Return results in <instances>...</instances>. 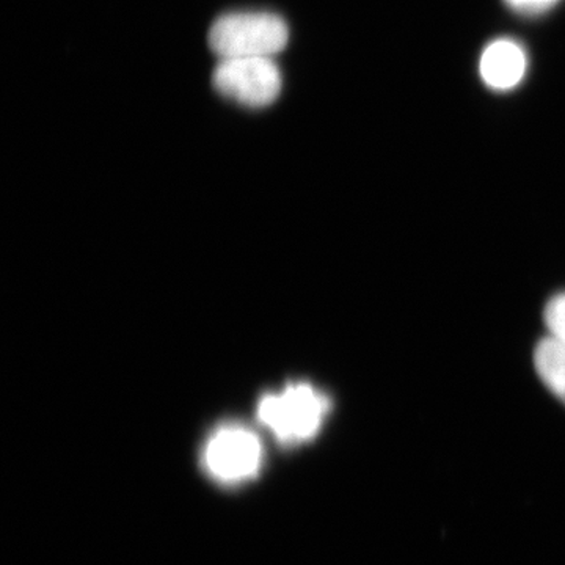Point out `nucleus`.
Wrapping results in <instances>:
<instances>
[{"mask_svg": "<svg viewBox=\"0 0 565 565\" xmlns=\"http://www.w3.org/2000/svg\"><path fill=\"white\" fill-rule=\"evenodd\" d=\"M534 366L550 392L565 404V345L545 338L535 349Z\"/></svg>", "mask_w": 565, "mask_h": 565, "instance_id": "nucleus-6", "label": "nucleus"}, {"mask_svg": "<svg viewBox=\"0 0 565 565\" xmlns=\"http://www.w3.org/2000/svg\"><path fill=\"white\" fill-rule=\"evenodd\" d=\"M527 55L519 41L494 40L482 52L479 73L487 87L497 92H508L519 87L525 79Z\"/></svg>", "mask_w": 565, "mask_h": 565, "instance_id": "nucleus-5", "label": "nucleus"}, {"mask_svg": "<svg viewBox=\"0 0 565 565\" xmlns=\"http://www.w3.org/2000/svg\"><path fill=\"white\" fill-rule=\"evenodd\" d=\"M289 40L286 21L269 11H234L212 24L207 41L223 58H274Z\"/></svg>", "mask_w": 565, "mask_h": 565, "instance_id": "nucleus-2", "label": "nucleus"}, {"mask_svg": "<svg viewBox=\"0 0 565 565\" xmlns=\"http://www.w3.org/2000/svg\"><path fill=\"white\" fill-rule=\"evenodd\" d=\"M264 448L258 435L243 424H225L214 430L203 448V467L225 486L243 484L262 470Z\"/></svg>", "mask_w": 565, "mask_h": 565, "instance_id": "nucleus-3", "label": "nucleus"}, {"mask_svg": "<svg viewBox=\"0 0 565 565\" xmlns=\"http://www.w3.org/2000/svg\"><path fill=\"white\" fill-rule=\"evenodd\" d=\"M212 84L223 98L262 109L280 96L281 73L274 58H223L215 66Z\"/></svg>", "mask_w": 565, "mask_h": 565, "instance_id": "nucleus-4", "label": "nucleus"}, {"mask_svg": "<svg viewBox=\"0 0 565 565\" xmlns=\"http://www.w3.org/2000/svg\"><path fill=\"white\" fill-rule=\"evenodd\" d=\"M516 13L533 17V14H542L552 10L559 0H504Z\"/></svg>", "mask_w": 565, "mask_h": 565, "instance_id": "nucleus-8", "label": "nucleus"}, {"mask_svg": "<svg viewBox=\"0 0 565 565\" xmlns=\"http://www.w3.org/2000/svg\"><path fill=\"white\" fill-rule=\"evenodd\" d=\"M329 396L308 382H294L277 393L264 394L258 422L285 446L305 444L322 429L330 414Z\"/></svg>", "mask_w": 565, "mask_h": 565, "instance_id": "nucleus-1", "label": "nucleus"}, {"mask_svg": "<svg viewBox=\"0 0 565 565\" xmlns=\"http://www.w3.org/2000/svg\"><path fill=\"white\" fill-rule=\"evenodd\" d=\"M544 319L550 337L565 345V294L553 297L545 307Z\"/></svg>", "mask_w": 565, "mask_h": 565, "instance_id": "nucleus-7", "label": "nucleus"}]
</instances>
